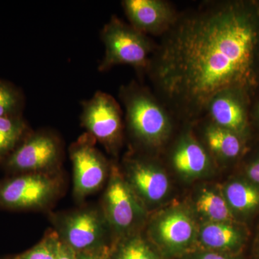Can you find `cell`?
<instances>
[{
	"instance_id": "cell-1",
	"label": "cell",
	"mask_w": 259,
	"mask_h": 259,
	"mask_svg": "<svg viewBox=\"0 0 259 259\" xmlns=\"http://www.w3.org/2000/svg\"><path fill=\"white\" fill-rule=\"evenodd\" d=\"M172 116L194 122L218 94L259 95V0L205 1L179 13L146 70Z\"/></svg>"
},
{
	"instance_id": "cell-2",
	"label": "cell",
	"mask_w": 259,
	"mask_h": 259,
	"mask_svg": "<svg viewBox=\"0 0 259 259\" xmlns=\"http://www.w3.org/2000/svg\"><path fill=\"white\" fill-rule=\"evenodd\" d=\"M119 98L125 107V125L136 144L156 148L168 139L172 115L149 89L133 81L121 87Z\"/></svg>"
},
{
	"instance_id": "cell-3",
	"label": "cell",
	"mask_w": 259,
	"mask_h": 259,
	"mask_svg": "<svg viewBox=\"0 0 259 259\" xmlns=\"http://www.w3.org/2000/svg\"><path fill=\"white\" fill-rule=\"evenodd\" d=\"M65 188L62 169L10 175L0 180V209L23 212L50 209Z\"/></svg>"
},
{
	"instance_id": "cell-4",
	"label": "cell",
	"mask_w": 259,
	"mask_h": 259,
	"mask_svg": "<svg viewBox=\"0 0 259 259\" xmlns=\"http://www.w3.org/2000/svg\"><path fill=\"white\" fill-rule=\"evenodd\" d=\"M100 37L105 52L99 71L106 72L118 65H129L139 74L146 72L157 45L148 35L112 15L102 29Z\"/></svg>"
},
{
	"instance_id": "cell-5",
	"label": "cell",
	"mask_w": 259,
	"mask_h": 259,
	"mask_svg": "<svg viewBox=\"0 0 259 259\" xmlns=\"http://www.w3.org/2000/svg\"><path fill=\"white\" fill-rule=\"evenodd\" d=\"M59 240L76 253L112 246L110 228L100 206H84L49 214Z\"/></svg>"
},
{
	"instance_id": "cell-6",
	"label": "cell",
	"mask_w": 259,
	"mask_h": 259,
	"mask_svg": "<svg viewBox=\"0 0 259 259\" xmlns=\"http://www.w3.org/2000/svg\"><path fill=\"white\" fill-rule=\"evenodd\" d=\"M110 228L113 244L136 234L144 219V204L134 193L118 167L111 163L106 190L100 205ZM112 244V245H113Z\"/></svg>"
},
{
	"instance_id": "cell-7",
	"label": "cell",
	"mask_w": 259,
	"mask_h": 259,
	"mask_svg": "<svg viewBox=\"0 0 259 259\" xmlns=\"http://www.w3.org/2000/svg\"><path fill=\"white\" fill-rule=\"evenodd\" d=\"M64 155L57 134L49 129L31 131L2 166L10 175L59 171Z\"/></svg>"
},
{
	"instance_id": "cell-8",
	"label": "cell",
	"mask_w": 259,
	"mask_h": 259,
	"mask_svg": "<svg viewBox=\"0 0 259 259\" xmlns=\"http://www.w3.org/2000/svg\"><path fill=\"white\" fill-rule=\"evenodd\" d=\"M81 127L104 146L107 153L117 155L122 142V110L110 94L97 91L81 102Z\"/></svg>"
},
{
	"instance_id": "cell-9",
	"label": "cell",
	"mask_w": 259,
	"mask_h": 259,
	"mask_svg": "<svg viewBox=\"0 0 259 259\" xmlns=\"http://www.w3.org/2000/svg\"><path fill=\"white\" fill-rule=\"evenodd\" d=\"M96 144V140L85 132L69 148L73 166V193L79 202L100 190L110 175L111 163Z\"/></svg>"
},
{
	"instance_id": "cell-10",
	"label": "cell",
	"mask_w": 259,
	"mask_h": 259,
	"mask_svg": "<svg viewBox=\"0 0 259 259\" xmlns=\"http://www.w3.org/2000/svg\"><path fill=\"white\" fill-rule=\"evenodd\" d=\"M253 102V99L244 92L226 90L209 101L206 115L214 125L233 131L244 139L249 129Z\"/></svg>"
},
{
	"instance_id": "cell-11",
	"label": "cell",
	"mask_w": 259,
	"mask_h": 259,
	"mask_svg": "<svg viewBox=\"0 0 259 259\" xmlns=\"http://www.w3.org/2000/svg\"><path fill=\"white\" fill-rule=\"evenodd\" d=\"M124 178L143 203H155L164 198L169 181L156 163L139 156L124 160Z\"/></svg>"
},
{
	"instance_id": "cell-12",
	"label": "cell",
	"mask_w": 259,
	"mask_h": 259,
	"mask_svg": "<svg viewBox=\"0 0 259 259\" xmlns=\"http://www.w3.org/2000/svg\"><path fill=\"white\" fill-rule=\"evenodd\" d=\"M121 5L130 25L147 35L162 36L178 18L173 5L163 0H123Z\"/></svg>"
},
{
	"instance_id": "cell-13",
	"label": "cell",
	"mask_w": 259,
	"mask_h": 259,
	"mask_svg": "<svg viewBox=\"0 0 259 259\" xmlns=\"http://www.w3.org/2000/svg\"><path fill=\"white\" fill-rule=\"evenodd\" d=\"M153 239L170 254H179L192 244L195 236L193 221L187 213L173 210L158 218L151 227Z\"/></svg>"
},
{
	"instance_id": "cell-14",
	"label": "cell",
	"mask_w": 259,
	"mask_h": 259,
	"mask_svg": "<svg viewBox=\"0 0 259 259\" xmlns=\"http://www.w3.org/2000/svg\"><path fill=\"white\" fill-rule=\"evenodd\" d=\"M172 164L181 175L201 176L208 170L210 159L207 151L191 133L182 135L171 153Z\"/></svg>"
},
{
	"instance_id": "cell-15",
	"label": "cell",
	"mask_w": 259,
	"mask_h": 259,
	"mask_svg": "<svg viewBox=\"0 0 259 259\" xmlns=\"http://www.w3.org/2000/svg\"><path fill=\"white\" fill-rule=\"evenodd\" d=\"M199 240L207 249L221 253L239 249L243 236L239 230L230 223L211 222L201 228Z\"/></svg>"
},
{
	"instance_id": "cell-16",
	"label": "cell",
	"mask_w": 259,
	"mask_h": 259,
	"mask_svg": "<svg viewBox=\"0 0 259 259\" xmlns=\"http://www.w3.org/2000/svg\"><path fill=\"white\" fill-rule=\"evenodd\" d=\"M204 137L211 152L223 159H236L244 149L243 138L211 122L204 128Z\"/></svg>"
},
{
	"instance_id": "cell-17",
	"label": "cell",
	"mask_w": 259,
	"mask_h": 259,
	"mask_svg": "<svg viewBox=\"0 0 259 259\" xmlns=\"http://www.w3.org/2000/svg\"><path fill=\"white\" fill-rule=\"evenodd\" d=\"M31 131L23 116L0 118V165Z\"/></svg>"
},
{
	"instance_id": "cell-18",
	"label": "cell",
	"mask_w": 259,
	"mask_h": 259,
	"mask_svg": "<svg viewBox=\"0 0 259 259\" xmlns=\"http://www.w3.org/2000/svg\"><path fill=\"white\" fill-rule=\"evenodd\" d=\"M110 259H162L139 233L125 237L112 245Z\"/></svg>"
},
{
	"instance_id": "cell-19",
	"label": "cell",
	"mask_w": 259,
	"mask_h": 259,
	"mask_svg": "<svg viewBox=\"0 0 259 259\" xmlns=\"http://www.w3.org/2000/svg\"><path fill=\"white\" fill-rule=\"evenodd\" d=\"M196 207L211 222L230 223L233 221V213L226 199L214 191H202L197 198Z\"/></svg>"
},
{
	"instance_id": "cell-20",
	"label": "cell",
	"mask_w": 259,
	"mask_h": 259,
	"mask_svg": "<svg viewBox=\"0 0 259 259\" xmlns=\"http://www.w3.org/2000/svg\"><path fill=\"white\" fill-rule=\"evenodd\" d=\"M225 199L231 209L248 212L259 206V190L244 182H232L226 187Z\"/></svg>"
},
{
	"instance_id": "cell-21",
	"label": "cell",
	"mask_w": 259,
	"mask_h": 259,
	"mask_svg": "<svg viewBox=\"0 0 259 259\" xmlns=\"http://www.w3.org/2000/svg\"><path fill=\"white\" fill-rule=\"evenodd\" d=\"M25 97L15 84L0 79V118L23 116Z\"/></svg>"
},
{
	"instance_id": "cell-22",
	"label": "cell",
	"mask_w": 259,
	"mask_h": 259,
	"mask_svg": "<svg viewBox=\"0 0 259 259\" xmlns=\"http://www.w3.org/2000/svg\"><path fill=\"white\" fill-rule=\"evenodd\" d=\"M59 241L57 233L51 230L30 249L18 254L1 257L0 259H56Z\"/></svg>"
},
{
	"instance_id": "cell-23",
	"label": "cell",
	"mask_w": 259,
	"mask_h": 259,
	"mask_svg": "<svg viewBox=\"0 0 259 259\" xmlns=\"http://www.w3.org/2000/svg\"><path fill=\"white\" fill-rule=\"evenodd\" d=\"M112 246L76 253V259H110Z\"/></svg>"
},
{
	"instance_id": "cell-24",
	"label": "cell",
	"mask_w": 259,
	"mask_h": 259,
	"mask_svg": "<svg viewBox=\"0 0 259 259\" xmlns=\"http://www.w3.org/2000/svg\"><path fill=\"white\" fill-rule=\"evenodd\" d=\"M56 259H76V253L60 241Z\"/></svg>"
},
{
	"instance_id": "cell-25",
	"label": "cell",
	"mask_w": 259,
	"mask_h": 259,
	"mask_svg": "<svg viewBox=\"0 0 259 259\" xmlns=\"http://www.w3.org/2000/svg\"><path fill=\"white\" fill-rule=\"evenodd\" d=\"M247 175L250 180L255 183L259 184V156L248 167Z\"/></svg>"
},
{
	"instance_id": "cell-26",
	"label": "cell",
	"mask_w": 259,
	"mask_h": 259,
	"mask_svg": "<svg viewBox=\"0 0 259 259\" xmlns=\"http://www.w3.org/2000/svg\"><path fill=\"white\" fill-rule=\"evenodd\" d=\"M192 259H238L235 257L231 256L222 253L218 252H204V253H199L196 255Z\"/></svg>"
},
{
	"instance_id": "cell-27",
	"label": "cell",
	"mask_w": 259,
	"mask_h": 259,
	"mask_svg": "<svg viewBox=\"0 0 259 259\" xmlns=\"http://www.w3.org/2000/svg\"><path fill=\"white\" fill-rule=\"evenodd\" d=\"M250 116L253 117V118L259 123V95L258 97H257L256 101L254 102V103L252 104Z\"/></svg>"
}]
</instances>
